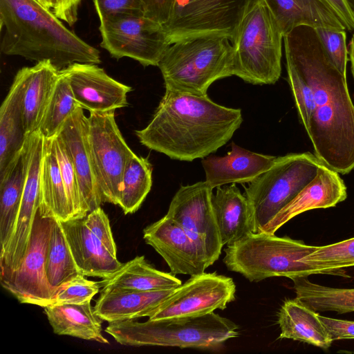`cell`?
<instances>
[{"instance_id":"cell-1","label":"cell","mask_w":354,"mask_h":354,"mask_svg":"<svg viewBox=\"0 0 354 354\" xmlns=\"http://www.w3.org/2000/svg\"><path fill=\"white\" fill-rule=\"evenodd\" d=\"M288 82L315 155L341 174L354 169V104L346 75L326 53L315 28L283 36Z\"/></svg>"},{"instance_id":"cell-2","label":"cell","mask_w":354,"mask_h":354,"mask_svg":"<svg viewBox=\"0 0 354 354\" xmlns=\"http://www.w3.org/2000/svg\"><path fill=\"white\" fill-rule=\"evenodd\" d=\"M242 122L240 109L218 104L207 95L165 90L149 123L135 133L148 149L190 162L225 145Z\"/></svg>"},{"instance_id":"cell-3","label":"cell","mask_w":354,"mask_h":354,"mask_svg":"<svg viewBox=\"0 0 354 354\" xmlns=\"http://www.w3.org/2000/svg\"><path fill=\"white\" fill-rule=\"evenodd\" d=\"M1 52L61 71L73 63H101L100 51L68 30L37 0H0Z\"/></svg>"},{"instance_id":"cell-4","label":"cell","mask_w":354,"mask_h":354,"mask_svg":"<svg viewBox=\"0 0 354 354\" xmlns=\"http://www.w3.org/2000/svg\"><path fill=\"white\" fill-rule=\"evenodd\" d=\"M105 332L129 346H169L217 350L239 336V326L215 313L196 317L109 322Z\"/></svg>"},{"instance_id":"cell-5","label":"cell","mask_w":354,"mask_h":354,"mask_svg":"<svg viewBox=\"0 0 354 354\" xmlns=\"http://www.w3.org/2000/svg\"><path fill=\"white\" fill-rule=\"evenodd\" d=\"M233 49L224 35L205 33L176 41L158 67L166 90L207 95L215 81L232 75Z\"/></svg>"},{"instance_id":"cell-6","label":"cell","mask_w":354,"mask_h":354,"mask_svg":"<svg viewBox=\"0 0 354 354\" xmlns=\"http://www.w3.org/2000/svg\"><path fill=\"white\" fill-rule=\"evenodd\" d=\"M317 248L288 236L252 232L227 245L223 263L228 270L251 282L274 277L292 279L322 274L303 261Z\"/></svg>"},{"instance_id":"cell-7","label":"cell","mask_w":354,"mask_h":354,"mask_svg":"<svg viewBox=\"0 0 354 354\" xmlns=\"http://www.w3.org/2000/svg\"><path fill=\"white\" fill-rule=\"evenodd\" d=\"M283 35L263 0L243 17L231 41L232 75L254 85L274 84L281 76Z\"/></svg>"},{"instance_id":"cell-8","label":"cell","mask_w":354,"mask_h":354,"mask_svg":"<svg viewBox=\"0 0 354 354\" xmlns=\"http://www.w3.org/2000/svg\"><path fill=\"white\" fill-rule=\"evenodd\" d=\"M323 163L310 152L278 156L274 165L248 183L245 194L250 206L252 233L266 224L316 176Z\"/></svg>"},{"instance_id":"cell-9","label":"cell","mask_w":354,"mask_h":354,"mask_svg":"<svg viewBox=\"0 0 354 354\" xmlns=\"http://www.w3.org/2000/svg\"><path fill=\"white\" fill-rule=\"evenodd\" d=\"M88 122L90 148L102 202L118 205L123 174L136 153L118 128L115 111L91 112Z\"/></svg>"},{"instance_id":"cell-10","label":"cell","mask_w":354,"mask_h":354,"mask_svg":"<svg viewBox=\"0 0 354 354\" xmlns=\"http://www.w3.org/2000/svg\"><path fill=\"white\" fill-rule=\"evenodd\" d=\"M261 0H176L163 26L171 44L205 33L227 36L232 41L244 15Z\"/></svg>"},{"instance_id":"cell-11","label":"cell","mask_w":354,"mask_h":354,"mask_svg":"<svg viewBox=\"0 0 354 354\" xmlns=\"http://www.w3.org/2000/svg\"><path fill=\"white\" fill-rule=\"evenodd\" d=\"M56 218L39 207L32 225L26 253L15 271L0 277L2 287L20 303L43 308L53 304L56 290L46 273V251Z\"/></svg>"},{"instance_id":"cell-12","label":"cell","mask_w":354,"mask_h":354,"mask_svg":"<svg viewBox=\"0 0 354 354\" xmlns=\"http://www.w3.org/2000/svg\"><path fill=\"white\" fill-rule=\"evenodd\" d=\"M212 189L206 181L181 186L166 214L184 229L207 268L218 259L223 246L212 203Z\"/></svg>"},{"instance_id":"cell-13","label":"cell","mask_w":354,"mask_h":354,"mask_svg":"<svg viewBox=\"0 0 354 354\" xmlns=\"http://www.w3.org/2000/svg\"><path fill=\"white\" fill-rule=\"evenodd\" d=\"M100 46L112 57H129L144 66L158 64L170 46L164 27L145 15L127 16L100 22Z\"/></svg>"},{"instance_id":"cell-14","label":"cell","mask_w":354,"mask_h":354,"mask_svg":"<svg viewBox=\"0 0 354 354\" xmlns=\"http://www.w3.org/2000/svg\"><path fill=\"white\" fill-rule=\"evenodd\" d=\"M235 298L232 278L204 272L175 288L149 319L201 316L224 310Z\"/></svg>"},{"instance_id":"cell-15","label":"cell","mask_w":354,"mask_h":354,"mask_svg":"<svg viewBox=\"0 0 354 354\" xmlns=\"http://www.w3.org/2000/svg\"><path fill=\"white\" fill-rule=\"evenodd\" d=\"M44 138L37 131L27 135L21 157L24 167L22 200L11 238L3 250L8 259L19 263L24 257L35 215L40 204V171Z\"/></svg>"},{"instance_id":"cell-16","label":"cell","mask_w":354,"mask_h":354,"mask_svg":"<svg viewBox=\"0 0 354 354\" xmlns=\"http://www.w3.org/2000/svg\"><path fill=\"white\" fill-rule=\"evenodd\" d=\"M60 72L68 78L78 105L90 113L128 106L127 94L132 88L114 80L95 64L76 62Z\"/></svg>"},{"instance_id":"cell-17","label":"cell","mask_w":354,"mask_h":354,"mask_svg":"<svg viewBox=\"0 0 354 354\" xmlns=\"http://www.w3.org/2000/svg\"><path fill=\"white\" fill-rule=\"evenodd\" d=\"M66 148L73 164L85 216L102 203L93 162L88 117L78 106L56 134Z\"/></svg>"},{"instance_id":"cell-18","label":"cell","mask_w":354,"mask_h":354,"mask_svg":"<svg viewBox=\"0 0 354 354\" xmlns=\"http://www.w3.org/2000/svg\"><path fill=\"white\" fill-rule=\"evenodd\" d=\"M143 239L165 261L173 274H198L207 268L184 229L165 215L143 230Z\"/></svg>"},{"instance_id":"cell-19","label":"cell","mask_w":354,"mask_h":354,"mask_svg":"<svg viewBox=\"0 0 354 354\" xmlns=\"http://www.w3.org/2000/svg\"><path fill=\"white\" fill-rule=\"evenodd\" d=\"M347 197L339 173L322 164L316 176L265 226L262 232L274 234L296 216L308 210L335 207Z\"/></svg>"},{"instance_id":"cell-20","label":"cell","mask_w":354,"mask_h":354,"mask_svg":"<svg viewBox=\"0 0 354 354\" xmlns=\"http://www.w3.org/2000/svg\"><path fill=\"white\" fill-rule=\"evenodd\" d=\"M70 250L80 272L106 278L122 263L92 232L84 217L61 222Z\"/></svg>"},{"instance_id":"cell-21","label":"cell","mask_w":354,"mask_h":354,"mask_svg":"<svg viewBox=\"0 0 354 354\" xmlns=\"http://www.w3.org/2000/svg\"><path fill=\"white\" fill-rule=\"evenodd\" d=\"M231 146L226 156L202 158L205 181L213 189L231 183H250L269 169L277 159V156L253 152L234 142Z\"/></svg>"},{"instance_id":"cell-22","label":"cell","mask_w":354,"mask_h":354,"mask_svg":"<svg viewBox=\"0 0 354 354\" xmlns=\"http://www.w3.org/2000/svg\"><path fill=\"white\" fill-rule=\"evenodd\" d=\"M24 75L18 71L0 108V179L19 159L27 136L22 109Z\"/></svg>"},{"instance_id":"cell-23","label":"cell","mask_w":354,"mask_h":354,"mask_svg":"<svg viewBox=\"0 0 354 354\" xmlns=\"http://www.w3.org/2000/svg\"><path fill=\"white\" fill-rule=\"evenodd\" d=\"M174 289L151 291L102 289L93 309L99 318L109 323L143 317L149 318Z\"/></svg>"},{"instance_id":"cell-24","label":"cell","mask_w":354,"mask_h":354,"mask_svg":"<svg viewBox=\"0 0 354 354\" xmlns=\"http://www.w3.org/2000/svg\"><path fill=\"white\" fill-rule=\"evenodd\" d=\"M283 35L301 26L313 28L345 30L327 0H263Z\"/></svg>"},{"instance_id":"cell-25","label":"cell","mask_w":354,"mask_h":354,"mask_svg":"<svg viewBox=\"0 0 354 354\" xmlns=\"http://www.w3.org/2000/svg\"><path fill=\"white\" fill-rule=\"evenodd\" d=\"M21 70L24 75L22 109L25 130L28 135L39 130L59 71L46 60Z\"/></svg>"},{"instance_id":"cell-26","label":"cell","mask_w":354,"mask_h":354,"mask_svg":"<svg viewBox=\"0 0 354 354\" xmlns=\"http://www.w3.org/2000/svg\"><path fill=\"white\" fill-rule=\"evenodd\" d=\"M212 203L223 245L252 232L248 201L235 183L217 187Z\"/></svg>"},{"instance_id":"cell-27","label":"cell","mask_w":354,"mask_h":354,"mask_svg":"<svg viewBox=\"0 0 354 354\" xmlns=\"http://www.w3.org/2000/svg\"><path fill=\"white\" fill-rule=\"evenodd\" d=\"M279 339H291L327 349L333 341L319 314L297 298L286 300L277 314Z\"/></svg>"},{"instance_id":"cell-28","label":"cell","mask_w":354,"mask_h":354,"mask_svg":"<svg viewBox=\"0 0 354 354\" xmlns=\"http://www.w3.org/2000/svg\"><path fill=\"white\" fill-rule=\"evenodd\" d=\"M44 309L54 333L109 344L102 334V319L95 313L91 301L51 304Z\"/></svg>"},{"instance_id":"cell-29","label":"cell","mask_w":354,"mask_h":354,"mask_svg":"<svg viewBox=\"0 0 354 354\" xmlns=\"http://www.w3.org/2000/svg\"><path fill=\"white\" fill-rule=\"evenodd\" d=\"M181 284V280L175 274L157 270L147 262L144 256H137L122 263L118 270L100 282L102 289L138 291L173 289Z\"/></svg>"},{"instance_id":"cell-30","label":"cell","mask_w":354,"mask_h":354,"mask_svg":"<svg viewBox=\"0 0 354 354\" xmlns=\"http://www.w3.org/2000/svg\"><path fill=\"white\" fill-rule=\"evenodd\" d=\"M53 137L44 138L40 171L39 206L61 222H64L73 219V217L55 154Z\"/></svg>"},{"instance_id":"cell-31","label":"cell","mask_w":354,"mask_h":354,"mask_svg":"<svg viewBox=\"0 0 354 354\" xmlns=\"http://www.w3.org/2000/svg\"><path fill=\"white\" fill-rule=\"evenodd\" d=\"M296 298L315 311L354 312V288H331L310 281L307 277L292 279Z\"/></svg>"},{"instance_id":"cell-32","label":"cell","mask_w":354,"mask_h":354,"mask_svg":"<svg viewBox=\"0 0 354 354\" xmlns=\"http://www.w3.org/2000/svg\"><path fill=\"white\" fill-rule=\"evenodd\" d=\"M24 167L20 156L13 168L0 179L1 252L13 233L23 194Z\"/></svg>"},{"instance_id":"cell-33","label":"cell","mask_w":354,"mask_h":354,"mask_svg":"<svg viewBox=\"0 0 354 354\" xmlns=\"http://www.w3.org/2000/svg\"><path fill=\"white\" fill-rule=\"evenodd\" d=\"M46 273L50 285L56 291L62 285L82 274L73 259L61 221L57 218L47 247Z\"/></svg>"},{"instance_id":"cell-34","label":"cell","mask_w":354,"mask_h":354,"mask_svg":"<svg viewBox=\"0 0 354 354\" xmlns=\"http://www.w3.org/2000/svg\"><path fill=\"white\" fill-rule=\"evenodd\" d=\"M153 168L149 160L136 154L129 161L123 174L118 205L124 214L136 212L152 186Z\"/></svg>"},{"instance_id":"cell-35","label":"cell","mask_w":354,"mask_h":354,"mask_svg":"<svg viewBox=\"0 0 354 354\" xmlns=\"http://www.w3.org/2000/svg\"><path fill=\"white\" fill-rule=\"evenodd\" d=\"M78 106L68 78L59 71L38 131L44 138L55 136Z\"/></svg>"},{"instance_id":"cell-36","label":"cell","mask_w":354,"mask_h":354,"mask_svg":"<svg viewBox=\"0 0 354 354\" xmlns=\"http://www.w3.org/2000/svg\"><path fill=\"white\" fill-rule=\"evenodd\" d=\"M303 261L322 274L345 276L344 268L354 267V237L317 247Z\"/></svg>"},{"instance_id":"cell-37","label":"cell","mask_w":354,"mask_h":354,"mask_svg":"<svg viewBox=\"0 0 354 354\" xmlns=\"http://www.w3.org/2000/svg\"><path fill=\"white\" fill-rule=\"evenodd\" d=\"M54 148L73 218L85 216L77 174L70 155L60 138L53 137Z\"/></svg>"},{"instance_id":"cell-38","label":"cell","mask_w":354,"mask_h":354,"mask_svg":"<svg viewBox=\"0 0 354 354\" xmlns=\"http://www.w3.org/2000/svg\"><path fill=\"white\" fill-rule=\"evenodd\" d=\"M100 287V283L79 274L57 290L53 304H82L91 301L99 292Z\"/></svg>"},{"instance_id":"cell-39","label":"cell","mask_w":354,"mask_h":354,"mask_svg":"<svg viewBox=\"0 0 354 354\" xmlns=\"http://www.w3.org/2000/svg\"><path fill=\"white\" fill-rule=\"evenodd\" d=\"M317 33L328 56L344 75H346L348 50L344 30L316 28Z\"/></svg>"},{"instance_id":"cell-40","label":"cell","mask_w":354,"mask_h":354,"mask_svg":"<svg viewBox=\"0 0 354 354\" xmlns=\"http://www.w3.org/2000/svg\"><path fill=\"white\" fill-rule=\"evenodd\" d=\"M100 22L127 16L144 15L141 0H93Z\"/></svg>"},{"instance_id":"cell-41","label":"cell","mask_w":354,"mask_h":354,"mask_svg":"<svg viewBox=\"0 0 354 354\" xmlns=\"http://www.w3.org/2000/svg\"><path fill=\"white\" fill-rule=\"evenodd\" d=\"M84 218L92 232L111 252L117 255L116 245L113 237L109 219L104 210L99 207L88 212Z\"/></svg>"},{"instance_id":"cell-42","label":"cell","mask_w":354,"mask_h":354,"mask_svg":"<svg viewBox=\"0 0 354 354\" xmlns=\"http://www.w3.org/2000/svg\"><path fill=\"white\" fill-rule=\"evenodd\" d=\"M176 0H141L144 15L164 26L170 19Z\"/></svg>"},{"instance_id":"cell-43","label":"cell","mask_w":354,"mask_h":354,"mask_svg":"<svg viewBox=\"0 0 354 354\" xmlns=\"http://www.w3.org/2000/svg\"><path fill=\"white\" fill-rule=\"evenodd\" d=\"M319 318L333 342L354 339V321L330 318L319 315Z\"/></svg>"},{"instance_id":"cell-44","label":"cell","mask_w":354,"mask_h":354,"mask_svg":"<svg viewBox=\"0 0 354 354\" xmlns=\"http://www.w3.org/2000/svg\"><path fill=\"white\" fill-rule=\"evenodd\" d=\"M52 11L59 19L72 26L77 20L78 8L82 0H50Z\"/></svg>"},{"instance_id":"cell-45","label":"cell","mask_w":354,"mask_h":354,"mask_svg":"<svg viewBox=\"0 0 354 354\" xmlns=\"http://www.w3.org/2000/svg\"><path fill=\"white\" fill-rule=\"evenodd\" d=\"M342 21L346 29L354 30V15L346 0H327Z\"/></svg>"},{"instance_id":"cell-46","label":"cell","mask_w":354,"mask_h":354,"mask_svg":"<svg viewBox=\"0 0 354 354\" xmlns=\"http://www.w3.org/2000/svg\"><path fill=\"white\" fill-rule=\"evenodd\" d=\"M348 55L351 62V73L354 78V34L349 43Z\"/></svg>"},{"instance_id":"cell-47","label":"cell","mask_w":354,"mask_h":354,"mask_svg":"<svg viewBox=\"0 0 354 354\" xmlns=\"http://www.w3.org/2000/svg\"><path fill=\"white\" fill-rule=\"evenodd\" d=\"M39 3L47 9L52 10V4L50 0H37Z\"/></svg>"},{"instance_id":"cell-48","label":"cell","mask_w":354,"mask_h":354,"mask_svg":"<svg viewBox=\"0 0 354 354\" xmlns=\"http://www.w3.org/2000/svg\"><path fill=\"white\" fill-rule=\"evenodd\" d=\"M351 12L354 15V0H346Z\"/></svg>"}]
</instances>
